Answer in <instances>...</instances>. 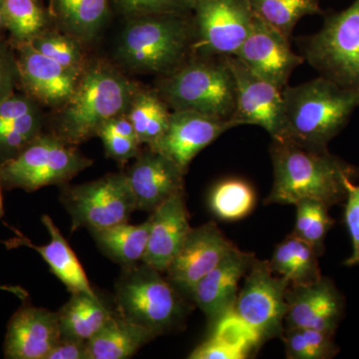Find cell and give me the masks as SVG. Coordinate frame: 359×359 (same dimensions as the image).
<instances>
[{
  "label": "cell",
  "instance_id": "cell-1",
  "mask_svg": "<svg viewBox=\"0 0 359 359\" xmlns=\"http://www.w3.org/2000/svg\"><path fill=\"white\" fill-rule=\"evenodd\" d=\"M273 184L266 204L295 205L313 200L328 208L346 199L347 179L355 170L330 154L289 141L273 140Z\"/></svg>",
  "mask_w": 359,
  "mask_h": 359
},
{
  "label": "cell",
  "instance_id": "cell-2",
  "mask_svg": "<svg viewBox=\"0 0 359 359\" xmlns=\"http://www.w3.org/2000/svg\"><path fill=\"white\" fill-rule=\"evenodd\" d=\"M283 98V136L278 141L316 151L327 150V144L359 107V89L346 88L323 76L285 87Z\"/></svg>",
  "mask_w": 359,
  "mask_h": 359
},
{
  "label": "cell",
  "instance_id": "cell-3",
  "mask_svg": "<svg viewBox=\"0 0 359 359\" xmlns=\"http://www.w3.org/2000/svg\"><path fill=\"white\" fill-rule=\"evenodd\" d=\"M196 33L190 13L129 18L119 39L118 59L142 74H169L194 54Z\"/></svg>",
  "mask_w": 359,
  "mask_h": 359
},
{
  "label": "cell",
  "instance_id": "cell-4",
  "mask_svg": "<svg viewBox=\"0 0 359 359\" xmlns=\"http://www.w3.org/2000/svg\"><path fill=\"white\" fill-rule=\"evenodd\" d=\"M138 89L107 63L85 66L74 94L62 107L56 135L75 146L97 136L106 122L126 114Z\"/></svg>",
  "mask_w": 359,
  "mask_h": 359
},
{
  "label": "cell",
  "instance_id": "cell-5",
  "mask_svg": "<svg viewBox=\"0 0 359 359\" xmlns=\"http://www.w3.org/2000/svg\"><path fill=\"white\" fill-rule=\"evenodd\" d=\"M158 93L173 111H196L228 121L235 112V77L226 57L194 53L163 76Z\"/></svg>",
  "mask_w": 359,
  "mask_h": 359
},
{
  "label": "cell",
  "instance_id": "cell-6",
  "mask_svg": "<svg viewBox=\"0 0 359 359\" xmlns=\"http://www.w3.org/2000/svg\"><path fill=\"white\" fill-rule=\"evenodd\" d=\"M161 273L144 263L124 268L115 297L118 313L157 337L173 330L185 316L181 292Z\"/></svg>",
  "mask_w": 359,
  "mask_h": 359
},
{
  "label": "cell",
  "instance_id": "cell-7",
  "mask_svg": "<svg viewBox=\"0 0 359 359\" xmlns=\"http://www.w3.org/2000/svg\"><path fill=\"white\" fill-rule=\"evenodd\" d=\"M91 165L76 146L58 135L41 134L20 154L0 164V186L33 192L46 186L65 185Z\"/></svg>",
  "mask_w": 359,
  "mask_h": 359
},
{
  "label": "cell",
  "instance_id": "cell-8",
  "mask_svg": "<svg viewBox=\"0 0 359 359\" xmlns=\"http://www.w3.org/2000/svg\"><path fill=\"white\" fill-rule=\"evenodd\" d=\"M301 43L302 57L320 76L359 89V0L328 18L320 32Z\"/></svg>",
  "mask_w": 359,
  "mask_h": 359
},
{
  "label": "cell",
  "instance_id": "cell-9",
  "mask_svg": "<svg viewBox=\"0 0 359 359\" xmlns=\"http://www.w3.org/2000/svg\"><path fill=\"white\" fill-rule=\"evenodd\" d=\"M72 229L89 231L126 223L137 211L126 173L110 174L96 181L68 187L61 195Z\"/></svg>",
  "mask_w": 359,
  "mask_h": 359
},
{
  "label": "cell",
  "instance_id": "cell-10",
  "mask_svg": "<svg viewBox=\"0 0 359 359\" xmlns=\"http://www.w3.org/2000/svg\"><path fill=\"white\" fill-rule=\"evenodd\" d=\"M290 282L276 275L269 261L254 259L236 301V313L259 334L262 341L282 339L287 313Z\"/></svg>",
  "mask_w": 359,
  "mask_h": 359
},
{
  "label": "cell",
  "instance_id": "cell-11",
  "mask_svg": "<svg viewBox=\"0 0 359 359\" xmlns=\"http://www.w3.org/2000/svg\"><path fill=\"white\" fill-rule=\"evenodd\" d=\"M192 13L194 53L219 57L237 53L256 18L249 0H195Z\"/></svg>",
  "mask_w": 359,
  "mask_h": 359
},
{
  "label": "cell",
  "instance_id": "cell-12",
  "mask_svg": "<svg viewBox=\"0 0 359 359\" xmlns=\"http://www.w3.org/2000/svg\"><path fill=\"white\" fill-rule=\"evenodd\" d=\"M228 62L235 77L236 108L231 122L237 126L256 125L280 140L283 129V90L252 72L235 56Z\"/></svg>",
  "mask_w": 359,
  "mask_h": 359
},
{
  "label": "cell",
  "instance_id": "cell-13",
  "mask_svg": "<svg viewBox=\"0 0 359 359\" xmlns=\"http://www.w3.org/2000/svg\"><path fill=\"white\" fill-rule=\"evenodd\" d=\"M235 247L214 222L192 228L165 271L168 280L182 294L191 297L198 283Z\"/></svg>",
  "mask_w": 359,
  "mask_h": 359
},
{
  "label": "cell",
  "instance_id": "cell-14",
  "mask_svg": "<svg viewBox=\"0 0 359 359\" xmlns=\"http://www.w3.org/2000/svg\"><path fill=\"white\" fill-rule=\"evenodd\" d=\"M233 56L257 76L280 90L287 86L292 72L304 61L292 51L290 39L257 18L250 34Z\"/></svg>",
  "mask_w": 359,
  "mask_h": 359
},
{
  "label": "cell",
  "instance_id": "cell-15",
  "mask_svg": "<svg viewBox=\"0 0 359 359\" xmlns=\"http://www.w3.org/2000/svg\"><path fill=\"white\" fill-rule=\"evenodd\" d=\"M285 330L313 328L334 334L344 316V299L330 278L290 285Z\"/></svg>",
  "mask_w": 359,
  "mask_h": 359
},
{
  "label": "cell",
  "instance_id": "cell-16",
  "mask_svg": "<svg viewBox=\"0 0 359 359\" xmlns=\"http://www.w3.org/2000/svg\"><path fill=\"white\" fill-rule=\"evenodd\" d=\"M235 127L228 120L196 111H173L164 136L150 149L167 156L186 173L191 162L201 151Z\"/></svg>",
  "mask_w": 359,
  "mask_h": 359
},
{
  "label": "cell",
  "instance_id": "cell-17",
  "mask_svg": "<svg viewBox=\"0 0 359 359\" xmlns=\"http://www.w3.org/2000/svg\"><path fill=\"white\" fill-rule=\"evenodd\" d=\"M18 45L20 81L26 94L49 107H63L74 94L82 72L68 69L28 43Z\"/></svg>",
  "mask_w": 359,
  "mask_h": 359
},
{
  "label": "cell",
  "instance_id": "cell-18",
  "mask_svg": "<svg viewBox=\"0 0 359 359\" xmlns=\"http://www.w3.org/2000/svg\"><path fill=\"white\" fill-rule=\"evenodd\" d=\"M185 172L167 156L148 148L127 175L137 211L154 212L165 201L185 192Z\"/></svg>",
  "mask_w": 359,
  "mask_h": 359
},
{
  "label": "cell",
  "instance_id": "cell-19",
  "mask_svg": "<svg viewBox=\"0 0 359 359\" xmlns=\"http://www.w3.org/2000/svg\"><path fill=\"white\" fill-rule=\"evenodd\" d=\"M255 259L252 252L235 247L196 285L191 299L205 313L209 327L233 309L238 283Z\"/></svg>",
  "mask_w": 359,
  "mask_h": 359
},
{
  "label": "cell",
  "instance_id": "cell-20",
  "mask_svg": "<svg viewBox=\"0 0 359 359\" xmlns=\"http://www.w3.org/2000/svg\"><path fill=\"white\" fill-rule=\"evenodd\" d=\"M60 337L57 313L23 304L7 325L4 358L45 359Z\"/></svg>",
  "mask_w": 359,
  "mask_h": 359
},
{
  "label": "cell",
  "instance_id": "cell-21",
  "mask_svg": "<svg viewBox=\"0 0 359 359\" xmlns=\"http://www.w3.org/2000/svg\"><path fill=\"white\" fill-rule=\"evenodd\" d=\"M147 249L142 263L165 273L190 233L185 192L165 201L150 216Z\"/></svg>",
  "mask_w": 359,
  "mask_h": 359
},
{
  "label": "cell",
  "instance_id": "cell-22",
  "mask_svg": "<svg viewBox=\"0 0 359 359\" xmlns=\"http://www.w3.org/2000/svg\"><path fill=\"white\" fill-rule=\"evenodd\" d=\"M41 221L50 235V242L48 244L34 245L15 229H13V231L16 233V237L8 242H4V244L11 245V248L25 245V247L36 250L48 264L52 273L65 283L71 294L72 292L96 294L92 289L86 273L82 268L76 255L71 249L65 238L61 235L60 231L52 221L50 217L48 215H44Z\"/></svg>",
  "mask_w": 359,
  "mask_h": 359
},
{
  "label": "cell",
  "instance_id": "cell-23",
  "mask_svg": "<svg viewBox=\"0 0 359 359\" xmlns=\"http://www.w3.org/2000/svg\"><path fill=\"white\" fill-rule=\"evenodd\" d=\"M157 335L115 311L105 327L87 342L88 359H126Z\"/></svg>",
  "mask_w": 359,
  "mask_h": 359
},
{
  "label": "cell",
  "instance_id": "cell-24",
  "mask_svg": "<svg viewBox=\"0 0 359 359\" xmlns=\"http://www.w3.org/2000/svg\"><path fill=\"white\" fill-rule=\"evenodd\" d=\"M114 313L96 294L72 292L69 301L57 313L61 337L88 342Z\"/></svg>",
  "mask_w": 359,
  "mask_h": 359
},
{
  "label": "cell",
  "instance_id": "cell-25",
  "mask_svg": "<svg viewBox=\"0 0 359 359\" xmlns=\"http://www.w3.org/2000/svg\"><path fill=\"white\" fill-rule=\"evenodd\" d=\"M110 4V0H51L50 11L63 32L88 43L108 20Z\"/></svg>",
  "mask_w": 359,
  "mask_h": 359
},
{
  "label": "cell",
  "instance_id": "cell-26",
  "mask_svg": "<svg viewBox=\"0 0 359 359\" xmlns=\"http://www.w3.org/2000/svg\"><path fill=\"white\" fill-rule=\"evenodd\" d=\"M90 233L103 254L123 268H129L143 261L150 233V219L140 224L126 222Z\"/></svg>",
  "mask_w": 359,
  "mask_h": 359
},
{
  "label": "cell",
  "instance_id": "cell-27",
  "mask_svg": "<svg viewBox=\"0 0 359 359\" xmlns=\"http://www.w3.org/2000/svg\"><path fill=\"white\" fill-rule=\"evenodd\" d=\"M320 255L311 245L290 233L276 245L269 263L276 275L289 280L290 285H302L320 278Z\"/></svg>",
  "mask_w": 359,
  "mask_h": 359
},
{
  "label": "cell",
  "instance_id": "cell-28",
  "mask_svg": "<svg viewBox=\"0 0 359 359\" xmlns=\"http://www.w3.org/2000/svg\"><path fill=\"white\" fill-rule=\"evenodd\" d=\"M169 109L158 91L138 89L126 114L141 145L153 148L162 139L169 126Z\"/></svg>",
  "mask_w": 359,
  "mask_h": 359
},
{
  "label": "cell",
  "instance_id": "cell-29",
  "mask_svg": "<svg viewBox=\"0 0 359 359\" xmlns=\"http://www.w3.org/2000/svg\"><path fill=\"white\" fill-rule=\"evenodd\" d=\"M255 16L290 39L302 18L323 13L320 0H249Z\"/></svg>",
  "mask_w": 359,
  "mask_h": 359
},
{
  "label": "cell",
  "instance_id": "cell-30",
  "mask_svg": "<svg viewBox=\"0 0 359 359\" xmlns=\"http://www.w3.org/2000/svg\"><path fill=\"white\" fill-rule=\"evenodd\" d=\"M209 205L217 218L226 222L238 221L254 210L256 194L244 180H224L212 189Z\"/></svg>",
  "mask_w": 359,
  "mask_h": 359
},
{
  "label": "cell",
  "instance_id": "cell-31",
  "mask_svg": "<svg viewBox=\"0 0 359 359\" xmlns=\"http://www.w3.org/2000/svg\"><path fill=\"white\" fill-rule=\"evenodd\" d=\"M6 29L16 44L25 43L44 32L48 13L40 0H2Z\"/></svg>",
  "mask_w": 359,
  "mask_h": 359
},
{
  "label": "cell",
  "instance_id": "cell-32",
  "mask_svg": "<svg viewBox=\"0 0 359 359\" xmlns=\"http://www.w3.org/2000/svg\"><path fill=\"white\" fill-rule=\"evenodd\" d=\"M294 205L297 219L292 233L308 243L320 256L325 249V236L334 224L328 214L330 208L313 200H302Z\"/></svg>",
  "mask_w": 359,
  "mask_h": 359
},
{
  "label": "cell",
  "instance_id": "cell-33",
  "mask_svg": "<svg viewBox=\"0 0 359 359\" xmlns=\"http://www.w3.org/2000/svg\"><path fill=\"white\" fill-rule=\"evenodd\" d=\"M334 335L313 328L285 330L282 339L290 359H328L334 358L339 347Z\"/></svg>",
  "mask_w": 359,
  "mask_h": 359
},
{
  "label": "cell",
  "instance_id": "cell-34",
  "mask_svg": "<svg viewBox=\"0 0 359 359\" xmlns=\"http://www.w3.org/2000/svg\"><path fill=\"white\" fill-rule=\"evenodd\" d=\"M35 50L68 69L81 73L84 70L81 42L69 34L45 30L28 42Z\"/></svg>",
  "mask_w": 359,
  "mask_h": 359
},
{
  "label": "cell",
  "instance_id": "cell-35",
  "mask_svg": "<svg viewBox=\"0 0 359 359\" xmlns=\"http://www.w3.org/2000/svg\"><path fill=\"white\" fill-rule=\"evenodd\" d=\"M210 332V337L242 351L248 358L263 344L256 330L245 323L233 309L211 325Z\"/></svg>",
  "mask_w": 359,
  "mask_h": 359
},
{
  "label": "cell",
  "instance_id": "cell-36",
  "mask_svg": "<svg viewBox=\"0 0 359 359\" xmlns=\"http://www.w3.org/2000/svg\"><path fill=\"white\" fill-rule=\"evenodd\" d=\"M118 13L125 18L166 13H191L195 0H110Z\"/></svg>",
  "mask_w": 359,
  "mask_h": 359
},
{
  "label": "cell",
  "instance_id": "cell-37",
  "mask_svg": "<svg viewBox=\"0 0 359 359\" xmlns=\"http://www.w3.org/2000/svg\"><path fill=\"white\" fill-rule=\"evenodd\" d=\"M346 196L344 219L351 238L353 252L344 262V266H354L359 264V185L347 179L346 182Z\"/></svg>",
  "mask_w": 359,
  "mask_h": 359
},
{
  "label": "cell",
  "instance_id": "cell-38",
  "mask_svg": "<svg viewBox=\"0 0 359 359\" xmlns=\"http://www.w3.org/2000/svg\"><path fill=\"white\" fill-rule=\"evenodd\" d=\"M97 136L103 142L106 155L122 164L138 157L141 153L140 142L136 139L116 134L105 128L99 130Z\"/></svg>",
  "mask_w": 359,
  "mask_h": 359
},
{
  "label": "cell",
  "instance_id": "cell-39",
  "mask_svg": "<svg viewBox=\"0 0 359 359\" xmlns=\"http://www.w3.org/2000/svg\"><path fill=\"white\" fill-rule=\"evenodd\" d=\"M18 80H20L18 60L6 45L0 43V104L13 95Z\"/></svg>",
  "mask_w": 359,
  "mask_h": 359
},
{
  "label": "cell",
  "instance_id": "cell-40",
  "mask_svg": "<svg viewBox=\"0 0 359 359\" xmlns=\"http://www.w3.org/2000/svg\"><path fill=\"white\" fill-rule=\"evenodd\" d=\"M248 356L242 351L226 346L215 337H208L191 353V359H245Z\"/></svg>",
  "mask_w": 359,
  "mask_h": 359
},
{
  "label": "cell",
  "instance_id": "cell-41",
  "mask_svg": "<svg viewBox=\"0 0 359 359\" xmlns=\"http://www.w3.org/2000/svg\"><path fill=\"white\" fill-rule=\"evenodd\" d=\"M45 359H88L87 342L61 337Z\"/></svg>",
  "mask_w": 359,
  "mask_h": 359
},
{
  "label": "cell",
  "instance_id": "cell-42",
  "mask_svg": "<svg viewBox=\"0 0 359 359\" xmlns=\"http://www.w3.org/2000/svg\"><path fill=\"white\" fill-rule=\"evenodd\" d=\"M4 29H6V20H4V4H2V0H0V33L4 32Z\"/></svg>",
  "mask_w": 359,
  "mask_h": 359
},
{
  "label": "cell",
  "instance_id": "cell-43",
  "mask_svg": "<svg viewBox=\"0 0 359 359\" xmlns=\"http://www.w3.org/2000/svg\"><path fill=\"white\" fill-rule=\"evenodd\" d=\"M4 200H2L1 195V186H0V219L4 217Z\"/></svg>",
  "mask_w": 359,
  "mask_h": 359
}]
</instances>
